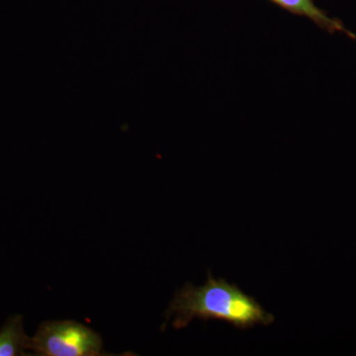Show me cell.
I'll use <instances>...</instances> for the list:
<instances>
[{
    "mask_svg": "<svg viewBox=\"0 0 356 356\" xmlns=\"http://www.w3.org/2000/svg\"><path fill=\"white\" fill-rule=\"evenodd\" d=\"M165 315V322L175 316L172 325L177 330L184 329L194 318L222 321L241 330L271 325L275 320L254 297L228 281L215 280L210 273L203 286L186 283L178 290Z\"/></svg>",
    "mask_w": 356,
    "mask_h": 356,
    "instance_id": "1",
    "label": "cell"
},
{
    "mask_svg": "<svg viewBox=\"0 0 356 356\" xmlns=\"http://www.w3.org/2000/svg\"><path fill=\"white\" fill-rule=\"evenodd\" d=\"M29 350L39 356H100L102 337L74 321H51L40 325L30 339Z\"/></svg>",
    "mask_w": 356,
    "mask_h": 356,
    "instance_id": "2",
    "label": "cell"
},
{
    "mask_svg": "<svg viewBox=\"0 0 356 356\" xmlns=\"http://www.w3.org/2000/svg\"><path fill=\"white\" fill-rule=\"evenodd\" d=\"M271 1L286 9L289 13L305 16L325 31L332 34L337 31L344 33L351 39L356 40V34L346 30L341 21L329 17L324 11L315 6L313 0H271Z\"/></svg>",
    "mask_w": 356,
    "mask_h": 356,
    "instance_id": "3",
    "label": "cell"
},
{
    "mask_svg": "<svg viewBox=\"0 0 356 356\" xmlns=\"http://www.w3.org/2000/svg\"><path fill=\"white\" fill-rule=\"evenodd\" d=\"M30 339L23 327V318L13 316L0 330V356L26 355Z\"/></svg>",
    "mask_w": 356,
    "mask_h": 356,
    "instance_id": "4",
    "label": "cell"
}]
</instances>
